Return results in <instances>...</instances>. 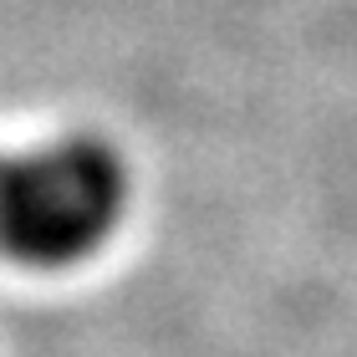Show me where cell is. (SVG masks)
Segmentation results:
<instances>
[{
    "label": "cell",
    "instance_id": "obj_1",
    "mask_svg": "<svg viewBox=\"0 0 357 357\" xmlns=\"http://www.w3.org/2000/svg\"><path fill=\"white\" fill-rule=\"evenodd\" d=\"M128 169L97 138H67L0 169V245L26 266H77L118 230Z\"/></svg>",
    "mask_w": 357,
    "mask_h": 357
}]
</instances>
